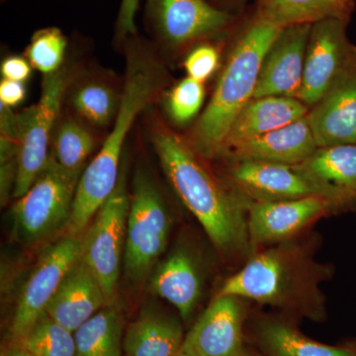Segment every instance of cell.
<instances>
[{"label": "cell", "instance_id": "cell-12", "mask_svg": "<svg viewBox=\"0 0 356 356\" xmlns=\"http://www.w3.org/2000/svg\"><path fill=\"white\" fill-rule=\"evenodd\" d=\"M228 177L235 188L254 201L292 200L316 195L327 197L295 165L243 159L234 161Z\"/></svg>", "mask_w": 356, "mask_h": 356}, {"label": "cell", "instance_id": "cell-9", "mask_svg": "<svg viewBox=\"0 0 356 356\" xmlns=\"http://www.w3.org/2000/svg\"><path fill=\"white\" fill-rule=\"evenodd\" d=\"M348 21L330 18L312 24L298 95L309 109L356 60V47L346 34Z\"/></svg>", "mask_w": 356, "mask_h": 356}, {"label": "cell", "instance_id": "cell-15", "mask_svg": "<svg viewBox=\"0 0 356 356\" xmlns=\"http://www.w3.org/2000/svg\"><path fill=\"white\" fill-rule=\"evenodd\" d=\"M108 304L102 283L81 257L65 276L44 312L74 332Z\"/></svg>", "mask_w": 356, "mask_h": 356}, {"label": "cell", "instance_id": "cell-7", "mask_svg": "<svg viewBox=\"0 0 356 356\" xmlns=\"http://www.w3.org/2000/svg\"><path fill=\"white\" fill-rule=\"evenodd\" d=\"M81 236L64 235L44 250L21 289L13 322L11 341H18L46 311L72 266L81 257Z\"/></svg>", "mask_w": 356, "mask_h": 356}, {"label": "cell", "instance_id": "cell-22", "mask_svg": "<svg viewBox=\"0 0 356 356\" xmlns=\"http://www.w3.org/2000/svg\"><path fill=\"white\" fill-rule=\"evenodd\" d=\"M125 327L120 304H108L74 332L76 356H124Z\"/></svg>", "mask_w": 356, "mask_h": 356}, {"label": "cell", "instance_id": "cell-34", "mask_svg": "<svg viewBox=\"0 0 356 356\" xmlns=\"http://www.w3.org/2000/svg\"><path fill=\"white\" fill-rule=\"evenodd\" d=\"M26 88L24 83L2 79L0 83V102L3 106L13 108L24 102Z\"/></svg>", "mask_w": 356, "mask_h": 356}, {"label": "cell", "instance_id": "cell-30", "mask_svg": "<svg viewBox=\"0 0 356 356\" xmlns=\"http://www.w3.org/2000/svg\"><path fill=\"white\" fill-rule=\"evenodd\" d=\"M204 99V83L186 76L168 93L165 102L166 112L175 123L184 125L197 116Z\"/></svg>", "mask_w": 356, "mask_h": 356}, {"label": "cell", "instance_id": "cell-38", "mask_svg": "<svg viewBox=\"0 0 356 356\" xmlns=\"http://www.w3.org/2000/svg\"><path fill=\"white\" fill-rule=\"evenodd\" d=\"M245 356H262L261 355H257V353H245Z\"/></svg>", "mask_w": 356, "mask_h": 356}, {"label": "cell", "instance_id": "cell-1", "mask_svg": "<svg viewBox=\"0 0 356 356\" xmlns=\"http://www.w3.org/2000/svg\"><path fill=\"white\" fill-rule=\"evenodd\" d=\"M151 138L166 177L214 247L225 255L245 252L250 242L242 198L210 172L186 139L159 119L152 121Z\"/></svg>", "mask_w": 356, "mask_h": 356}, {"label": "cell", "instance_id": "cell-23", "mask_svg": "<svg viewBox=\"0 0 356 356\" xmlns=\"http://www.w3.org/2000/svg\"><path fill=\"white\" fill-rule=\"evenodd\" d=\"M353 7V0H259L255 15L284 28L330 18L348 20Z\"/></svg>", "mask_w": 356, "mask_h": 356}, {"label": "cell", "instance_id": "cell-20", "mask_svg": "<svg viewBox=\"0 0 356 356\" xmlns=\"http://www.w3.org/2000/svg\"><path fill=\"white\" fill-rule=\"evenodd\" d=\"M201 286L197 264L184 248L173 250L149 276L152 292L175 306L184 320L191 317L197 305Z\"/></svg>", "mask_w": 356, "mask_h": 356}, {"label": "cell", "instance_id": "cell-19", "mask_svg": "<svg viewBox=\"0 0 356 356\" xmlns=\"http://www.w3.org/2000/svg\"><path fill=\"white\" fill-rule=\"evenodd\" d=\"M295 166L337 205L356 200V144L318 147Z\"/></svg>", "mask_w": 356, "mask_h": 356}, {"label": "cell", "instance_id": "cell-3", "mask_svg": "<svg viewBox=\"0 0 356 356\" xmlns=\"http://www.w3.org/2000/svg\"><path fill=\"white\" fill-rule=\"evenodd\" d=\"M83 170L63 168L50 153L29 191L11 208V232L16 243L37 247L67 234Z\"/></svg>", "mask_w": 356, "mask_h": 356}, {"label": "cell", "instance_id": "cell-31", "mask_svg": "<svg viewBox=\"0 0 356 356\" xmlns=\"http://www.w3.org/2000/svg\"><path fill=\"white\" fill-rule=\"evenodd\" d=\"M220 62V54L216 47L209 43H201L192 49L184 60L187 76L205 83L214 74Z\"/></svg>", "mask_w": 356, "mask_h": 356}, {"label": "cell", "instance_id": "cell-10", "mask_svg": "<svg viewBox=\"0 0 356 356\" xmlns=\"http://www.w3.org/2000/svg\"><path fill=\"white\" fill-rule=\"evenodd\" d=\"M240 298L218 294L184 337L191 356H245Z\"/></svg>", "mask_w": 356, "mask_h": 356}, {"label": "cell", "instance_id": "cell-33", "mask_svg": "<svg viewBox=\"0 0 356 356\" xmlns=\"http://www.w3.org/2000/svg\"><path fill=\"white\" fill-rule=\"evenodd\" d=\"M0 70L4 79L25 83L31 76L32 65L27 58L10 56L2 62Z\"/></svg>", "mask_w": 356, "mask_h": 356}, {"label": "cell", "instance_id": "cell-18", "mask_svg": "<svg viewBox=\"0 0 356 356\" xmlns=\"http://www.w3.org/2000/svg\"><path fill=\"white\" fill-rule=\"evenodd\" d=\"M286 257L271 250L257 255L222 285L219 294L275 304L282 299L290 283Z\"/></svg>", "mask_w": 356, "mask_h": 356}, {"label": "cell", "instance_id": "cell-29", "mask_svg": "<svg viewBox=\"0 0 356 356\" xmlns=\"http://www.w3.org/2000/svg\"><path fill=\"white\" fill-rule=\"evenodd\" d=\"M67 48V40L60 29L44 28L33 35L25 56L32 67L46 76L57 72L65 65Z\"/></svg>", "mask_w": 356, "mask_h": 356}, {"label": "cell", "instance_id": "cell-17", "mask_svg": "<svg viewBox=\"0 0 356 356\" xmlns=\"http://www.w3.org/2000/svg\"><path fill=\"white\" fill-rule=\"evenodd\" d=\"M308 112V107L298 98H252L232 125L219 156L238 145L294 123L307 116Z\"/></svg>", "mask_w": 356, "mask_h": 356}, {"label": "cell", "instance_id": "cell-5", "mask_svg": "<svg viewBox=\"0 0 356 356\" xmlns=\"http://www.w3.org/2000/svg\"><path fill=\"white\" fill-rule=\"evenodd\" d=\"M76 72L65 64L57 72L46 74L42 83L39 102L17 114L19 154L14 199L29 191L48 161L51 134L55 130L60 110Z\"/></svg>", "mask_w": 356, "mask_h": 356}, {"label": "cell", "instance_id": "cell-24", "mask_svg": "<svg viewBox=\"0 0 356 356\" xmlns=\"http://www.w3.org/2000/svg\"><path fill=\"white\" fill-rule=\"evenodd\" d=\"M70 102L81 120L105 127L114 122L120 108L122 93L106 79H74L70 86Z\"/></svg>", "mask_w": 356, "mask_h": 356}, {"label": "cell", "instance_id": "cell-6", "mask_svg": "<svg viewBox=\"0 0 356 356\" xmlns=\"http://www.w3.org/2000/svg\"><path fill=\"white\" fill-rule=\"evenodd\" d=\"M130 195L122 168L113 193L96 213L83 235L81 257L102 283L108 303L116 301L123 269Z\"/></svg>", "mask_w": 356, "mask_h": 356}, {"label": "cell", "instance_id": "cell-16", "mask_svg": "<svg viewBox=\"0 0 356 356\" xmlns=\"http://www.w3.org/2000/svg\"><path fill=\"white\" fill-rule=\"evenodd\" d=\"M318 147L305 116L285 127L238 145L222 156L233 161L250 159L297 165L310 158Z\"/></svg>", "mask_w": 356, "mask_h": 356}, {"label": "cell", "instance_id": "cell-26", "mask_svg": "<svg viewBox=\"0 0 356 356\" xmlns=\"http://www.w3.org/2000/svg\"><path fill=\"white\" fill-rule=\"evenodd\" d=\"M53 154L63 168L83 170L86 159L95 149V136L81 119L65 116L58 118L54 130Z\"/></svg>", "mask_w": 356, "mask_h": 356}, {"label": "cell", "instance_id": "cell-4", "mask_svg": "<svg viewBox=\"0 0 356 356\" xmlns=\"http://www.w3.org/2000/svg\"><path fill=\"white\" fill-rule=\"evenodd\" d=\"M172 219L161 191L146 168H138L130 195L123 271L140 286L165 252Z\"/></svg>", "mask_w": 356, "mask_h": 356}, {"label": "cell", "instance_id": "cell-37", "mask_svg": "<svg viewBox=\"0 0 356 356\" xmlns=\"http://www.w3.org/2000/svg\"><path fill=\"white\" fill-rule=\"evenodd\" d=\"M175 356H191V355H187V353H184V351L180 350L179 353H178L177 355H175Z\"/></svg>", "mask_w": 356, "mask_h": 356}, {"label": "cell", "instance_id": "cell-27", "mask_svg": "<svg viewBox=\"0 0 356 356\" xmlns=\"http://www.w3.org/2000/svg\"><path fill=\"white\" fill-rule=\"evenodd\" d=\"M19 343L33 356H76L74 332L65 329L44 312Z\"/></svg>", "mask_w": 356, "mask_h": 356}, {"label": "cell", "instance_id": "cell-35", "mask_svg": "<svg viewBox=\"0 0 356 356\" xmlns=\"http://www.w3.org/2000/svg\"><path fill=\"white\" fill-rule=\"evenodd\" d=\"M1 356H33L23 348L19 343L11 341L8 346L2 350Z\"/></svg>", "mask_w": 356, "mask_h": 356}, {"label": "cell", "instance_id": "cell-11", "mask_svg": "<svg viewBox=\"0 0 356 356\" xmlns=\"http://www.w3.org/2000/svg\"><path fill=\"white\" fill-rule=\"evenodd\" d=\"M311 28L312 24L282 28L264 56L254 98L266 96L298 98Z\"/></svg>", "mask_w": 356, "mask_h": 356}, {"label": "cell", "instance_id": "cell-8", "mask_svg": "<svg viewBox=\"0 0 356 356\" xmlns=\"http://www.w3.org/2000/svg\"><path fill=\"white\" fill-rule=\"evenodd\" d=\"M147 21L161 46L180 50L226 31L235 17L208 0H149Z\"/></svg>", "mask_w": 356, "mask_h": 356}, {"label": "cell", "instance_id": "cell-32", "mask_svg": "<svg viewBox=\"0 0 356 356\" xmlns=\"http://www.w3.org/2000/svg\"><path fill=\"white\" fill-rule=\"evenodd\" d=\"M140 0H122L120 10L117 17L116 39L123 41L136 36L137 28L135 24L136 14L139 9Z\"/></svg>", "mask_w": 356, "mask_h": 356}, {"label": "cell", "instance_id": "cell-28", "mask_svg": "<svg viewBox=\"0 0 356 356\" xmlns=\"http://www.w3.org/2000/svg\"><path fill=\"white\" fill-rule=\"evenodd\" d=\"M1 135H0V189H1V205L13 197L18 170V154H19V130H18L17 114L11 108L1 105Z\"/></svg>", "mask_w": 356, "mask_h": 356}, {"label": "cell", "instance_id": "cell-25", "mask_svg": "<svg viewBox=\"0 0 356 356\" xmlns=\"http://www.w3.org/2000/svg\"><path fill=\"white\" fill-rule=\"evenodd\" d=\"M257 334L269 356H355L350 350L312 341L291 325L275 321L262 323Z\"/></svg>", "mask_w": 356, "mask_h": 356}, {"label": "cell", "instance_id": "cell-21", "mask_svg": "<svg viewBox=\"0 0 356 356\" xmlns=\"http://www.w3.org/2000/svg\"><path fill=\"white\" fill-rule=\"evenodd\" d=\"M184 329L177 318L144 308L125 327L124 356H175L181 350Z\"/></svg>", "mask_w": 356, "mask_h": 356}, {"label": "cell", "instance_id": "cell-2", "mask_svg": "<svg viewBox=\"0 0 356 356\" xmlns=\"http://www.w3.org/2000/svg\"><path fill=\"white\" fill-rule=\"evenodd\" d=\"M281 30L254 15L236 37L212 98L186 139L204 159L219 156L236 117L254 98L264 56Z\"/></svg>", "mask_w": 356, "mask_h": 356}, {"label": "cell", "instance_id": "cell-14", "mask_svg": "<svg viewBox=\"0 0 356 356\" xmlns=\"http://www.w3.org/2000/svg\"><path fill=\"white\" fill-rule=\"evenodd\" d=\"M318 147L356 144V60L306 116Z\"/></svg>", "mask_w": 356, "mask_h": 356}, {"label": "cell", "instance_id": "cell-13", "mask_svg": "<svg viewBox=\"0 0 356 356\" xmlns=\"http://www.w3.org/2000/svg\"><path fill=\"white\" fill-rule=\"evenodd\" d=\"M334 205L337 204L331 198L320 195L248 203L250 242L259 245L289 238Z\"/></svg>", "mask_w": 356, "mask_h": 356}, {"label": "cell", "instance_id": "cell-36", "mask_svg": "<svg viewBox=\"0 0 356 356\" xmlns=\"http://www.w3.org/2000/svg\"><path fill=\"white\" fill-rule=\"evenodd\" d=\"M211 1L214 2L213 3V6H216V4H219L220 6H224V4H231V3H235V2L238 1H242V0H211ZM218 6V7H219ZM220 8V7H219Z\"/></svg>", "mask_w": 356, "mask_h": 356}]
</instances>
